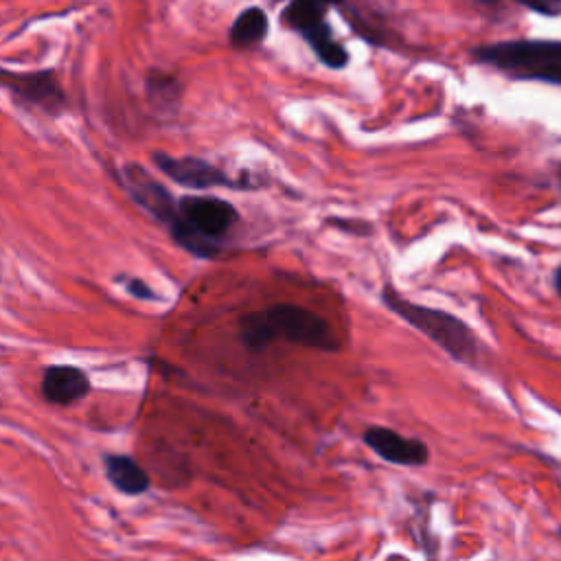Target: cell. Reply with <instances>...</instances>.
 <instances>
[{
  "instance_id": "cell-7",
  "label": "cell",
  "mask_w": 561,
  "mask_h": 561,
  "mask_svg": "<svg viewBox=\"0 0 561 561\" xmlns=\"http://www.w3.org/2000/svg\"><path fill=\"white\" fill-rule=\"evenodd\" d=\"M0 90H7L18 105L39 110L53 118L68 105V96L53 68L18 72L0 66Z\"/></svg>"
},
{
  "instance_id": "cell-15",
  "label": "cell",
  "mask_w": 561,
  "mask_h": 561,
  "mask_svg": "<svg viewBox=\"0 0 561 561\" xmlns=\"http://www.w3.org/2000/svg\"><path fill=\"white\" fill-rule=\"evenodd\" d=\"M513 2L526 7L533 13L546 15V18L561 15V0H513Z\"/></svg>"
},
{
  "instance_id": "cell-10",
  "label": "cell",
  "mask_w": 561,
  "mask_h": 561,
  "mask_svg": "<svg viewBox=\"0 0 561 561\" xmlns=\"http://www.w3.org/2000/svg\"><path fill=\"white\" fill-rule=\"evenodd\" d=\"M39 390L42 397L53 405H72L90 394L92 381L81 366L50 364L44 368Z\"/></svg>"
},
{
  "instance_id": "cell-18",
  "label": "cell",
  "mask_w": 561,
  "mask_h": 561,
  "mask_svg": "<svg viewBox=\"0 0 561 561\" xmlns=\"http://www.w3.org/2000/svg\"><path fill=\"white\" fill-rule=\"evenodd\" d=\"M557 533H559V537H561V526H559V528H557Z\"/></svg>"
},
{
  "instance_id": "cell-12",
  "label": "cell",
  "mask_w": 561,
  "mask_h": 561,
  "mask_svg": "<svg viewBox=\"0 0 561 561\" xmlns=\"http://www.w3.org/2000/svg\"><path fill=\"white\" fill-rule=\"evenodd\" d=\"M270 35V18L263 7L250 4L241 9L230 28H228V42L234 50H252L259 48Z\"/></svg>"
},
{
  "instance_id": "cell-4",
  "label": "cell",
  "mask_w": 561,
  "mask_h": 561,
  "mask_svg": "<svg viewBox=\"0 0 561 561\" xmlns=\"http://www.w3.org/2000/svg\"><path fill=\"white\" fill-rule=\"evenodd\" d=\"M471 57L519 81L561 85V39H504L476 46Z\"/></svg>"
},
{
  "instance_id": "cell-16",
  "label": "cell",
  "mask_w": 561,
  "mask_h": 561,
  "mask_svg": "<svg viewBox=\"0 0 561 561\" xmlns=\"http://www.w3.org/2000/svg\"><path fill=\"white\" fill-rule=\"evenodd\" d=\"M552 285H554V291H557V296L561 298V263L554 267V274H552Z\"/></svg>"
},
{
  "instance_id": "cell-3",
  "label": "cell",
  "mask_w": 561,
  "mask_h": 561,
  "mask_svg": "<svg viewBox=\"0 0 561 561\" xmlns=\"http://www.w3.org/2000/svg\"><path fill=\"white\" fill-rule=\"evenodd\" d=\"M379 296H381V302L394 316H399L412 329H416L427 340H432L440 351H445L447 357L471 368L478 366L480 344L473 329L465 320H460L458 316L445 309L412 302L410 298L399 294L390 283L381 287Z\"/></svg>"
},
{
  "instance_id": "cell-6",
  "label": "cell",
  "mask_w": 561,
  "mask_h": 561,
  "mask_svg": "<svg viewBox=\"0 0 561 561\" xmlns=\"http://www.w3.org/2000/svg\"><path fill=\"white\" fill-rule=\"evenodd\" d=\"M151 162L169 180L191 191H208V188L252 191L263 186V182H259L250 173L232 178L219 164L204 158H195V156H171L167 151H151Z\"/></svg>"
},
{
  "instance_id": "cell-17",
  "label": "cell",
  "mask_w": 561,
  "mask_h": 561,
  "mask_svg": "<svg viewBox=\"0 0 561 561\" xmlns=\"http://www.w3.org/2000/svg\"><path fill=\"white\" fill-rule=\"evenodd\" d=\"M557 184H559V193H561V162L557 164Z\"/></svg>"
},
{
  "instance_id": "cell-2",
  "label": "cell",
  "mask_w": 561,
  "mask_h": 561,
  "mask_svg": "<svg viewBox=\"0 0 561 561\" xmlns=\"http://www.w3.org/2000/svg\"><path fill=\"white\" fill-rule=\"evenodd\" d=\"M237 221V208L224 197L182 195L178 197V215L167 230L188 254L197 259H215Z\"/></svg>"
},
{
  "instance_id": "cell-1",
  "label": "cell",
  "mask_w": 561,
  "mask_h": 561,
  "mask_svg": "<svg viewBox=\"0 0 561 561\" xmlns=\"http://www.w3.org/2000/svg\"><path fill=\"white\" fill-rule=\"evenodd\" d=\"M237 331L241 344L250 353H263L278 340L324 353H335L340 348V340L331 322L324 316L294 302H278L243 313L237 322Z\"/></svg>"
},
{
  "instance_id": "cell-9",
  "label": "cell",
  "mask_w": 561,
  "mask_h": 561,
  "mask_svg": "<svg viewBox=\"0 0 561 561\" xmlns=\"http://www.w3.org/2000/svg\"><path fill=\"white\" fill-rule=\"evenodd\" d=\"M362 440L381 460L401 467H423L430 460V449L421 438L403 436L383 425H370L364 430Z\"/></svg>"
},
{
  "instance_id": "cell-11",
  "label": "cell",
  "mask_w": 561,
  "mask_h": 561,
  "mask_svg": "<svg viewBox=\"0 0 561 561\" xmlns=\"http://www.w3.org/2000/svg\"><path fill=\"white\" fill-rule=\"evenodd\" d=\"M103 469L110 484L123 495H142L151 486L149 473L129 454H105Z\"/></svg>"
},
{
  "instance_id": "cell-14",
  "label": "cell",
  "mask_w": 561,
  "mask_h": 561,
  "mask_svg": "<svg viewBox=\"0 0 561 561\" xmlns=\"http://www.w3.org/2000/svg\"><path fill=\"white\" fill-rule=\"evenodd\" d=\"M118 283H123V287L127 289V294H131L138 300H160V296L138 276H118Z\"/></svg>"
},
{
  "instance_id": "cell-5",
  "label": "cell",
  "mask_w": 561,
  "mask_h": 561,
  "mask_svg": "<svg viewBox=\"0 0 561 561\" xmlns=\"http://www.w3.org/2000/svg\"><path fill=\"white\" fill-rule=\"evenodd\" d=\"M285 2L278 13L280 24L305 39L318 61L331 70L348 66L351 55L335 37L327 13L331 7H346V0H276Z\"/></svg>"
},
{
  "instance_id": "cell-13",
  "label": "cell",
  "mask_w": 561,
  "mask_h": 561,
  "mask_svg": "<svg viewBox=\"0 0 561 561\" xmlns=\"http://www.w3.org/2000/svg\"><path fill=\"white\" fill-rule=\"evenodd\" d=\"M184 94V85L178 75L162 70V68H149L145 75V96L153 112L158 114H175L180 110Z\"/></svg>"
},
{
  "instance_id": "cell-8",
  "label": "cell",
  "mask_w": 561,
  "mask_h": 561,
  "mask_svg": "<svg viewBox=\"0 0 561 561\" xmlns=\"http://www.w3.org/2000/svg\"><path fill=\"white\" fill-rule=\"evenodd\" d=\"M118 180L145 213L169 228L178 215V197H173L162 182L149 175V171L138 162H125L118 171Z\"/></svg>"
}]
</instances>
